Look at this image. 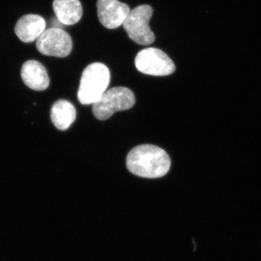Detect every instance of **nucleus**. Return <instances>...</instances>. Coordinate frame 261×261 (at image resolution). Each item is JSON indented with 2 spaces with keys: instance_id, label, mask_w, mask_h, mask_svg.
Here are the masks:
<instances>
[{
  "instance_id": "1",
  "label": "nucleus",
  "mask_w": 261,
  "mask_h": 261,
  "mask_svg": "<svg viewBox=\"0 0 261 261\" xmlns=\"http://www.w3.org/2000/svg\"><path fill=\"white\" fill-rule=\"evenodd\" d=\"M126 166L130 173L140 177L161 178L169 171L171 159L157 146L139 145L128 154Z\"/></svg>"
},
{
  "instance_id": "2",
  "label": "nucleus",
  "mask_w": 261,
  "mask_h": 261,
  "mask_svg": "<svg viewBox=\"0 0 261 261\" xmlns=\"http://www.w3.org/2000/svg\"><path fill=\"white\" fill-rule=\"evenodd\" d=\"M111 81L108 67L100 63L89 65L84 69L78 91V99L82 105H94L107 91Z\"/></svg>"
},
{
  "instance_id": "3",
  "label": "nucleus",
  "mask_w": 261,
  "mask_h": 261,
  "mask_svg": "<svg viewBox=\"0 0 261 261\" xmlns=\"http://www.w3.org/2000/svg\"><path fill=\"white\" fill-rule=\"evenodd\" d=\"M135 96L126 87H113L106 91L92 107L94 116L106 121L118 111H126L135 106Z\"/></svg>"
},
{
  "instance_id": "4",
  "label": "nucleus",
  "mask_w": 261,
  "mask_h": 261,
  "mask_svg": "<svg viewBox=\"0 0 261 261\" xmlns=\"http://www.w3.org/2000/svg\"><path fill=\"white\" fill-rule=\"evenodd\" d=\"M152 14V7L148 5H140L130 10L123 22V28L128 37L140 45H149L155 39L149 25Z\"/></svg>"
},
{
  "instance_id": "5",
  "label": "nucleus",
  "mask_w": 261,
  "mask_h": 261,
  "mask_svg": "<svg viewBox=\"0 0 261 261\" xmlns=\"http://www.w3.org/2000/svg\"><path fill=\"white\" fill-rule=\"evenodd\" d=\"M135 65L141 73L155 76L171 75L176 70L171 58L157 48L141 50L136 57Z\"/></svg>"
},
{
  "instance_id": "6",
  "label": "nucleus",
  "mask_w": 261,
  "mask_h": 261,
  "mask_svg": "<svg viewBox=\"0 0 261 261\" xmlns=\"http://www.w3.org/2000/svg\"><path fill=\"white\" fill-rule=\"evenodd\" d=\"M38 51L44 56L65 58L69 56L73 48L71 37L59 28L45 29L37 40Z\"/></svg>"
},
{
  "instance_id": "7",
  "label": "nucleus",
  "mask_w": 261,
  "mask_h": 261,
  "mask_svg": "<svg viewBox=\"0 0 261 261\" xmlns=\"http://www.w3.org/2000/svg\"><path fill=\"white\" fill-rule=\"evenodd\" d=\"M97 8L99 21L108 29L121 25L130 11L128 5L118 0H98Z\"/></svg>"
},
{
  "instance_id": "8",
  "label": "nucleus",
  "mask_w": 261,
  "mask_h": 261,
  "mask_svg": "<svg viewBox=\"0 0 261 261\" xmlns=\"http://www.w3.org/2000/svg\"><path fill=\"white\" fill-rule=\"evenodd\" d=\"M46 21L40 15L29 14L21 17L15 27L19 39L25 43L37 40L45 31Z\"/></svg>"
},
{
  "instance_id": "9",
  "label": "nucleus",
  "mask_w": 261,
  "mask_h": 261,
  "mask_svg": "<svg viewBox=\"0 0 261 261\" xmlns=\"http://www.w3.org/2000/svg\"><path fill=\"white\" fill-rule=\"evenodd\" d=\"M21 77L24 84L35 91H44L49 85L47 70L39 62L29 61L22 66Z\"/></svg>"
},
{
  "instance_id": "10",
  "label": "nucleus",
  "mask_w": 261,
  "mask_h": 261,
  "mask_svg": "<svg viewBox=\"0 0 261 261\" xmlns=\"http://www.w3.org/2000/svg\"><path fill=\"white\" fill-rule=\"evenodd\" d=\"M53 8L59 21L67 25L78 23L83 14L80 0H54Z\"/></svg>"
},
{
  "instance_id": "11",
  "label": "nucleus",
  "mask_w": 261,
  "mask_h": 261,
  "mask_svg": "<svg viewBox=\"0 0 261 261\" xmlns=\"http://www.w3.org/2000/svg\"><path fill=\"white\" fill-rule=\"evenodd\" d=\"M76 117V111L73 105L65 99L57 101L51 109V119L53 124L59 130L70 128Z\"/></svg>"
}]
</instances>
